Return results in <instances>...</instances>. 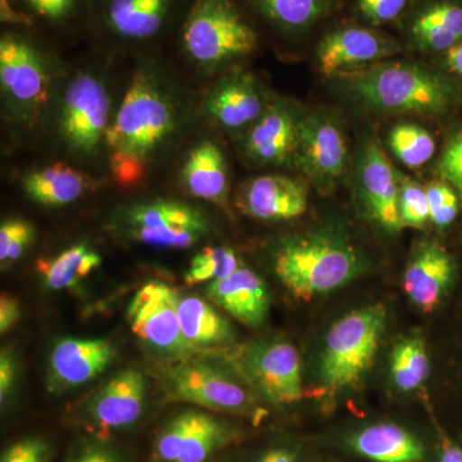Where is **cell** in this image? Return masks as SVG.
Returning <instances> with one entry per match:
<instances>
[{
    "label": "cell",
    "instance_id": "7402d4cb",
    "mask_svg": "<svg viewBox=\"0 0 462 462\" xmlns=\"http://www.w3.org/2000/svg\"><path fill=\"white\" fill-rule=\"evenodd\" d=\"M300 121L288 106L273 105L266 109L252 127L247 151L263 163H284L296 156Z\"/></svg>",
    "mask_w": 462,
    "mask_h": 462
},
{
    "label": "cell",
    "instance_id": "74e56055",
    "mask_svg": "<svg viewBox=\"0 0 462 462\" xmlns=\"http://www.w3.org/2000/svg\"><path fill=\"white\" fill-rule=\"evenodd\" d=\"M51 448L41 437H26L3 451L0 462H50Z\"/></svg>",
    "mask_w": 462,
    "mask_h": 462
},
{
    "label": "cell",
    "instance_id": "9a60e30c",
    "mask_svg": "<svg viewBox=\"0 0 462 462\" xmlns=\"http://www.w3.org/2000/svg\"><path fill=\"white\" fill-rule=\"evenodd\" d=\"M398 51V42L383 33L365 27H342L321 39L319 67L325 76H340L375 65Z\"/></svg>",
    "mask_w": 462,
    "mask_h": 462
},
{
    "label": "cell",
    "instance_id": "8d00e7d4",
    "mask_svg": "<svg viewBox=\"0 0 462 462\" xmlns=\"http://www.w3.org/2000/svg\"><path fill=\"white\" fill-rule=\"evenodd\" d=\"M425 190L430 202L431 223L438 227H446L454 223L458 212V199L454 188L443 181H433Z\"/></svg>",
    "mask_w": 462,
    "mask_h": 462
},
{
    "label": "cell",
    "instance_id": "f546056e",
    "mask_svg": "<svg viewBox=\"0 0 462 462\" xmlns=\"http://www.w3.org/2000/svg\"><path fill=\"white\" fill-rule=\"evenodd\" d=\"M100 263L98 252L87 245H76L54 258L39 260L36 269L48 288L60 291L84 281Z\"/></svg>",
    "mask_w": 462,
    "mask_h": 462
},
{
    "label": "cell",
    "instance_id": "4dcf8cb0",
    "mask_svg": "<svg viewBox=\"0 0 462 462\" xmlns=\"http://www.w3.org/2000/svg\"><path fill=\"white\" fill-rule=\"evenodd\" d=\"M261 17L282 32H297L314 25L331 0H247Z\"/></svg>",
    "mask_w": 462,
    "mask_h": 462
},
{
    "label": "cell",
    "instance_id": "3957f363",
    "mask_svg": "<svg viewBox=\"0 0 462 462\" xmlns=\"http://www.w3.org/2000/svg\"><path fill=\"white\" fill-rule=\"evenodd\" d=\"M340 78L367 107L387 114H438L449 99L445 81L410 63L378 62Z\"/></svg>",
    "mask_w": 462,
    "mask_h": 462
},
{
    "label": "cell",
    "instance_id": "52a82bcc",
    "mask_svg": "<svg viewBox=\"0 0 462 462\" xmlns=\"http://www.w3.org/2000/svg\"><path fill=\"white\" fill-rule=\"evenodd\" d=\"M242 379L275 406L296 403L303 397L302 365L296 346L282 340L252 343L230 357Z\"/></svg>",
    "mask_w": 462,
    "mask_h": 462
},
{
    "label": "cell",
    "instance_id": "e575fe53",
    "mask_svg": "<svg viewBox=\"0 0 462 462\" xmlns=\"http://www.w3.org/2000/svg\"><path fill=\"white\" fill-rule=\"evenodd\" d=\"M35 240V227L29 221L9 218L0 226L2 266L20 260Z\"/></svg>",
    "mask_w": 462,
    "mask_h": 462
},
{
    "label": "cell",
    "instance_id": "6da1fadb",
    "mask_svg": "<svg viewBox=\"0 0 462 462\" xmlns=\"http://www.w3.org/2000/svg\"><path fill=\"white\" fill-rule=\"evenodd\" d=\"M173 127L175 112L165 94L147 76H134L106 135L118 184L130 187L142 181L149 156L171 135Z\"/></svg>",
    "mask_w": 462,
    "mask_h": 462
},
{
    "label": "cell",
    "instance_id": "4316f807",
    "mask_svg": "<svg viewBox=\"0 0 462 462\" xmlns=\"http://www.w3.org/2000/svg\"><path fill=\"white\" fill-rule=\"evenodd\" d=\"M178 315L182 334L190 345L199 348L233 345L236 331L214 306L199 296H180Z\"/></svg>",
    "mask_w": 462,
    "mask_h": 462
},
{
    "label": "cell",
    "instance_id": "d590c367",
    "mask_svg": "<svg viewBox=\"0 0 462 462\" xmlns=\"http://www.w3.org/2000/svg\"><path fill=\"white\" fill-rule=\"evenodd\" d=\"M400 216L404 226L421 227L430 220L427 190L411 179L401 182Z\"/></svg>",
    "mask_w": 462,
    "mask_h": 462
},
{
    "label": "cell",
    "instance_id": "ab89813d",
    "mask_svg": "<svg viewBox=\"0 0 462 462\" xmlns=\"http://www.w3.org/2000/svg\"><path fill=\"white\" fill-rule=\"evenodd\" d=\"M409 0H358L363 16L375 25L391 23L401 16Z\"/></svg>",
    "mask_w": 462,
    "mask_h": 462
},
{
    "label": "cell",
    "instance_id": "f1b7e54d",
    "mask_svg": "<svg viewBox=\"0 0 462 462\" xmlns=\"http://www.w3.org/2000/svg\"><path fill=\"white\" fill-rule=\"evenodd\" d=\"M87 9L88 0H0L2 23L5 26H66Z\"/></svg>",
    "mask_w": 462,
    "mask_h": 462
},
{
    "label": "cell",
    "instance_id": "e0dca14e",
    "mask_svg": "<svg viewBox=\"0 0 462 462\" xmlns=\"http://www.w3.org/2000/svg\"><path fill=\"white\" fill-rule=\"evenodd\" d=\"M147 382L138 370H125L109 380L88 404L89 424L100 430L132 427L144 412Z\"/></svg>",
    "mask_w": 462,
    "mask_h": 462
},
{
    "label": "cell",
    "instance_id": "836d02e7",
    "mask_svg": "<svg viewBox=\"0 0 462 462\" xmlns=\"http://www.w3.org/2000/svg\"><path fill=\"white\" fill-rule=\"evenodd\" d=\"M238 254L227 247H207L190 261L185 273L188 285H199L226 278L242 267Z\"/></svg>",
    "mask_w": 462,
    "mask_h": 462
},
{
    "label": "cell",
    "instance_id": "8992f818",
    "mask_svg": "<svg viewBox=\"0 0 462 462\" xmlns=\"http://www.w3.org/2000/svg\"><path fill=\"white\" fill-rule=\"evenodd\" d=\"M163 387L170 400L234 415L257 413L256 402L248 389L209 361L189 357L171 365L163 375Z\"/></svg>",
    "mask_w": 462,
    "mask_h": 462
},
{
    "label": "cell",
    "instance_id": "60d3db41",
    "mask_svg": "<svg viewBox=\"0 0 462 462\" xmlns=\"http://www.w3.org/2000/svg\"><path fill=\"white\" fill-rule=\"evenodd\" d=\"M17 378L16 358L8 348L0 354V402H7Z\"/></svg>",
    "mask_w": 462,
    "mask_h": 462
},
{
    "label": "cell",
    "instance_id": "277c9868",
    "mask_svg": "<svg viewBox=\"0 0 462 462\" xmlns=\"http://www.w3.org/2000/svg\"><path fill=\"white\" fill-rule=\"evenodd\" d=\"M385 324L387 309L374 303L349 312L330 328L320 361L325 393L336 396L361 382L378 354Z\"/></svg>",
    "mask_w": 462,
    "mask_h": 462
},
{
    "label": "cell",
    "instance_id": "ac0fdd59",
    "mask_svg": "<svg viewBox=\"0 0 462 462\" xmlns=\"http://www.w3.org/2000/svg\"><path fill=\"white\" fill-rule=\"evenodd\" d=\"M361 191L374 220L388 233H398L404 225L400 216L397 172L375 143L365 147L358 167Z\"/></svg>",
    "mask_w": 462,
    "mask_h": 462
},
{
    "label": "cell",
    "instance_id": "9c48e42d",
    "mask_svg": "<svg viewBox=\"0 0 462 462\" xmlns=\"http://www.w3.org/2000/svg\"><path fill=\"white\" fill-rule=\"evenodd\" d=\"M179 291L169 284L143 285L127 306V322L152 351L170 358H189L197 351L182 334L178 315Z\"/></svg>",
    "mask_w": 462,
    "mask_h": 462
},
{
    "label": "cell",
    "instance_id": "d6986e66",
    "mask_svg": "<svg viewBox=\"0 0 462 462\" xmlns=\"http://www.w3.org/2000/svg\"><path fill=\"white\" fill-rule=\"evenodd\" d=\"M116 349L107 339L58 340L50 357V387L53 391L75 388L105 372Z\"/></svg>",
    "mask_w": 462,
    "mask_h": 462
},
{
    "label": "cell",
    "instance_id": "d6a6232c",
    "mask_svg": "<svg viewBox=\"0 0 462 462\" xmlns=\"http://www.w3.org/2000/svg\"><path fill=\"white\" fill-rule=\"evenodd\" d=\"M389 148L410 169H418L431 160L436 142L431 134L418 125H397L389 134Z\"/></svg>",
    "mask_w": 462,
    "mask_h": 462
},
{
    "label": "cell",
    "instance_id": "603a6c76",
    "mask_svg": "<svg viewBox=\"0 0 462 462\" xmlns=\"http://www.w3.org/2000/svg\"><path fill=\"white\" fill-rule=\"evenodd\" d=\"M349 448L373 462H422L425 447L411 431L392 422L367 425L346 439Z\"/></svg>",
    "mask_w": 462,
    "mask_h": 462
},
{
    "label": "cell",
    "instance_id": "ee69618b",
    "mask_svg": "<svg viewBox=\"0 0 462 462\" xmlns=\"http://www.w3.org/2000/svg\"><path fill=\"white\" fill-rule=\"evenodd\" d=\"M302 452L296 446L279 445L264 449L254 462H300Z\"/></svg>",
    "mask_w": 462,
    "mask_h": 462
},
{
    "label": "cell",
    "instance_id": "44dd1931",
    "mask_svg": "<svg viewBox=\"0 0 462 462\" xmlns=\"http://www.w3.org/2000/svg\"><path fill=\"white\" fill-rule=\"evenodd\" d=\"M205 293L211 302L245 327H261L269 314L266 284L248 267L242 266L226 278L209 282Z\"/></svg>",
    "mask_w": 462,
    "mask_h": 462
},
{
    "label": "cell",
    "instance_id": "ffe728a7",
    "mask_svg": "<svg viewBox=\"0 0 462 462\" xmlns=\"http://www.w3.org/2000/svg\"><path fill=\"white\" fill-rule=\"evenodd\" d=\"M455 275L451 254L437 243H422L413 252L403 273V289L410 300L424 312L439 306Z\"/></svg>",
    "mask_w": 462,
    "mask_h": 462
},
{
    "label": "cell",
    "instance_id": "bcb514c9",
    "mask_svg": "<svg viewBox=\"0 0 462 462\" xmlns=\"http://www.w3.org/2000/svg\"><path fill=\"white\" fill-rule=\"evenodd\" d=\"M445 57L447 66L451 69L452 72H455L456 75L460 76L462 79V42L456 45L452 50L446 51Z\"/></svg>",
    "mask_w": 462,
    "mask_h": 462
},
{
    "label": "cell",
    "instance_id": "8fae6325",
    "mask_svg": "<svg viewBox=\"0 0 462 462\" xmlns=\"http://www.w3.org/2000/svg\"><path fill=\"white\" fill-rule=\"evenodd\" d=\"M126 220L134 238L151 247L189 248L208 229L199 209L179 200L157 199L134 206Z\"/></svg>",
    "mask_w": 462,
    "mask_h": 462
},
{
    "label": "cell",
    "instance_id": "2e32d148",
    "mask_svg": "<svg viewBox=\"0 0 462 462\" xmlns=\"http://www.w3.org/2000/svg\"><path fill=\"white\" fill-rule=\"evenodd\" d=\"M239 208L260 221H287L305 214L309 189L305 182L284 175H264L243 184Z\"/></svg>",
    "mask_w": 462,
    "mask_h": 462
},
{
    "label": "cell",
    "instance_id": "7c38bea8",
    "mask_svg": "<svg viewBox=\"0 0 462 462\" xmlns=\"http://www.w3.org/2000/svg\"><path fill=\"white\" fill-rule=\"evenodd\" d=\"M107 89L98 79L80 75L66 89L60 108V133L69 147L85 156L106 141L109 127Z\"/></svg>",
    "mask_w": 462,
    "mask_h": 462
},
{
    "label": "cell",
    "instance_id": "f35d334b",
    "mask_svg": "<svg viewBox=\"0 0 462 462\" xmlns=\"http://www.w3.org/2000/svg\"><path fill=\"white\" fill-rule=\"evenodd\" d=\"M439 173L462 197V130L456 134L440 158Z\"/></svg>",
    "mask_w": 462,
    "mask_h": 462
},
{
    "label": "cell",
    "instance_id": "f6af8a7d",
    "mask_svg": "<svg viewBox=\"0 0 462 462\" xmlns=\"http://www.w3.org/2000/svg\"><path fill=\"white\" fill-rule=\"evenodd\" d=\"M438 462H462V446L455 443L454 440L445 438L440 445Z\"/></svg>",
    "mask_w": 462,
    "mask_h": 462
},
{
    "label": "cell",
    "instance_id": "7bdbcfd3",
    "mask_svg": "<svg viewBox=\"0 0 462 462\" xmlns=\"http://www.w3.org/2000/svg\"><path fill=\"white\" fill-rule=\"evenodd\" d=\"M21 319V307L17 298L9 293L0 297V333H8Z\"/></svg>",
    "mask_w": 462,
    "mask_h": 462
},
{
    "label": "cell",
    "instance_id": "4fadbf2b",
    "mask_svg": "<svg viewBox=\"0 0 462 462\" xmlns=\"http://www.w3.org/2000/svg\"><path fill=\"white\" fill-rule=\"evenodd\" d=\"M7 30L0 39V81L12 99L38 106L47 98L48 78L41 48L29 33Z\"/></svg>",
    "mask_w": 462,
    "mask_h": 462
},
{
    "label": "cell",
    "instance_id": "5bb4252c",
    "mask_svg": "<svg viewBox=\"0 0 462 462\" xmlns=\"http://www.w3.org/2000/svg\"><path fill=\"white\" fill-rule=\"evenodd\" d=\"M346 143L342 129L329 116L312 115L300 121L296 162L321 189H328L345 170Z\"/></svg>",
    "mask_w": 462,
    "mask_h": 462
},
{
    "label": "cell",
    "instance_id": "5b68a950",
    "mask_svg": "<svg viewBox=\"0 0 462 462\" xmlns=\"http://www.w3.org/2000/svg\"><path fill=\"white\" fill-rule=\"evenodd\" d=\"M182 51L202 66H217L256 51L258 36L234 0H193L180 27Z\"/></svg>",
    "mask_w": 462,
    "mask_h": 462
},
{
    "label": "cell",
    "instance_id": "7a4b0ae2",
    "mask_svg": "<svg viewBox=\"0 0 462 462\" xmlns=\"http://www.w3.org/2000/svg\"><path fill=\"white\" fill-rule=\"evenodd\" d=\"M364 257L351 242L329 230L285 240L275 254L279 281L297 300H310L357 278Z\"/></svg>",
    "mask_w": 462,
    "mask_h": 462
},
{
    "label": "cell",
    "instance_id": "cb8c5ba5",
    "mask_svg": "<svg viewBox=\"0 0 462 462\" xmlns=\"http://www.w3.org/2000/svg\"><path fill=\"white\" fill-rule=\"evenodd\" d=\"M206 108L218 124L238 129L263 114V94L251 75H230L209 93Z\"/></svg>",
    "mask_w": 462,
    "mask_h": 462
},
{
    "label": "cell",
    "instance_id": "83f0119b",
    "mask_svg": "<svg viewBox=\"0 0 462 462\" xmlns=\"http://www.w3.org/2000/svg\"><path fill=\"white\" fill-rule=\"evenodd\" d=\"M23 187L33 202L60 207L80 199L89 187V182L83 173L72 167L54 163L27 173Z\"/></svg>",
    "mask_w": 462,
    "mask_h": 462
},
{
    "label": "cell",
    "instance_id": "d4e9b609",
    "mask_svg": "<svg viewBox=\"0 0 462 462\" xmlns=\"http://www.w3.org/2000/svg\"><path fill=\"white\" fill-rule=\"evenodd\" d=\"M413 42L424 51H448L462 42V2L438 0L413 17Z\"/></svg>",
    "mask_w": 462,
    "mask_h": 462
},
{
    "label": "cell",
    "instance_id": "b9f144b4",
    "mask_svg": "<svg viewBox=\"0 0 462 462\" xmlns=\"http://www.w3.org/2000/svg\"><path fill=\"white\" fill-rule=\"evenodd\" d=\"M67 462H124L120 452L108 445L94 443L85 447Z\"/></svg>",
    "mask_w": 462,
    "mask_h": 462
},
{
    "label": "cell",
    "instance_id": "ba28073f",
    "mask_svg": "<svg viewBox=\"0 0 462 462\" xmlns=\"http://www.w3.org/2000/svg\"><path fill=\"white\" fill-rule=\"evenodd\" d=\"M193 0H88L97 27L124 44H147L180 27Z\"/></svg>",
    "mask_w": 462,
    "mask_h": 462
},
{
    "label": "cell",
    "instance_id": "484cf974",
    "mask_svg": "<svg viewBox=\"0 0 462 462\" xmlns=\"http://www.w3.org/2000/svg\"><path fill=\"white\" fill-rule=\"evenodd\" d=\"M181 176L191 196L220 206L226 205V161L223 151L214 143H200L190 152Z\"/></svg>",
    "mask_w": 462,
    "mask_h": 462
},
{
    "label": "cell",
    "instance_id": "1f68e13d",
    "mask_svg": "<svg viewBox=\"0 0 462 462\" xmlns=\"http://www.w3.org/2000/svg\"><path fill=\"white\" fill-rule=\"evenodd\" d=\"M391 375L402 392L420 388L430 375V358L424 340L410 337L394 346L391 356Z\"/></svg>",
    "mask_w": 462,
    "mask_h": 462
},
{
    "label": "cell",
    "instance_id": "30bf717a",
    "mask_svg": "<svg viewBox=\"0 0 462 462\" xmlns=\"http://www.w3.org/2000/svg\"><path fill=\"white\" fill-rule=\"evenodd\" d=\"M238 437L239 430L230 422L188 410L158 433L151 462H207Z\"/></svg>",
    "mask_w": 462,
    "mask_h": 462
}]
</instances>
